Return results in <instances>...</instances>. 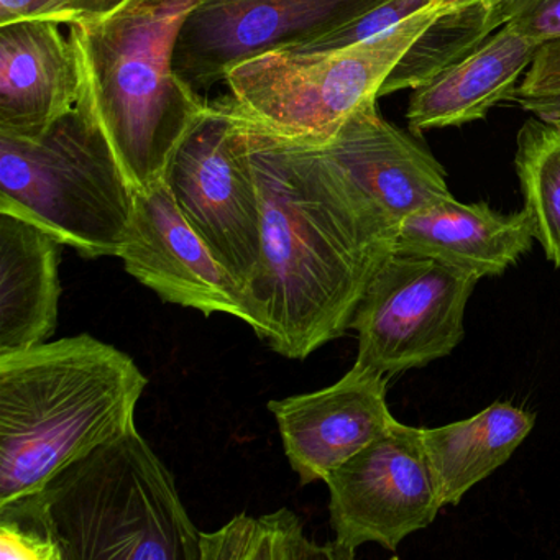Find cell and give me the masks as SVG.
<instances>
[{
	"label": "cell",
	"instance_id": "22",
	"mask_svg": "<svg viewBox=\"0 0 560 560\" xmlns=\"http://www.w3.org/2000/svg\"><path fill=\"white\" fill-rule=\"evenodd\" d=\"M0 559L63 560L34 493L0 503Z\"/></svg>",
	"mask_w": 560,
	"mask_h": 560
},
{
	"label": "cell",
	"instance_id": "23",
	"mask_svg": "<svg viewBox=\"0 0 560 560\" xmlns=\"http://www.w3.org/2000/svg\"><path fill=\"white\" fill-rule=\"evenodd\" d=\"M439 2L441 0H386L383 4L376 5L375 9L363 14L362 18L355 19L350 24L343 25L311 44L296 48V51L340 50V48L362 44V42L378 37V35L398 27L399 24L425 9H439Z\"/></svg>",
	"mask_w": 560,
	"mask_h": 560
},
{
	"label": "cell",
	"instance_id": "26",
	"mask_svg": "<svg viewBox=\"0 0 560 560\" xmlns=\"http://www.w3.org/2000/svg\"><path fill=\"white\" fill-rule=\"evenodd\" d=\"M560 93V40L547 42L537 48L536 57L514 96H546Z\"/></svg>",
	"mask_w": 560,
	"mask_h": 560
},
{
	"label": "cell",
	"instance_id": "13",
	"mask_svg": "<svg viewBox=\"0 0 560 560\" xmlns=\"http://www.w3.org/2000/svg\"><path fill=\"white\" fill-rule=\"evenodd\" d=\"M386 385L388 376L355 363L327 388L268 402L301 483L324 481L398 421L389 411Z\"/></svg>",
	"mask_w": 560,
	"mask_h": 560
},
{
	"label": "cell",
	"instance_id": "14",
	"mask_svg": "<svg viewBox=\"0 0 560 560\" xmlns=\"http://www.w3.org/2000/svg\"><path fill=\"white\" fill-rule=\"evenodd\" d=\"M60 25H0V136L37 139L80 101L83 68Z\"/></svg>",
	"mask_w": 560,
	"mask_h": 560
},
{
	"label": "cell",
	"instance_id": "21",
	"mask_svg": "<svg viewBox=\"0 0 560 560\" xmlns=\"http://www.w3.org/2000/svg\"><path fill=\"white\" fill-rule=\"evenodd\" d=\"M514 168L524 211L553 267L560 268V129L530 117L516 137Z\"/></svg>",
	"mask_w": 560,
	"mask_h": 560
},
{
	"label": "cell",
	"instance_id": "3",
	"mask_svg": "<svg viewBox=\"0 0 560 560\" xmlns=\"http://www.w3.org/2000/svg\"><path fill=\"white\" fill-rule=\"evenodd\" d=\"M198 2L127 0L101 21L70 27L101 126L137 192L165 182L208 106L173 67L179 32Z\"/></svg>",
	"mask_w": 560,
	"mask_h": 560
},
{
	"label": "cell",
	"instance_id": "24",
	"mask_svg": "<svg viewBox=\"0 0 560 560\" xmlns=\"http://www.w3.org/2000/svg\"><path fill=\"white\" fill-rule=\"evenodd\" d=\"M127 0H0V25L19 21H51L61 25L93 24Z\"/></svg>",
	"mask_w": 560,
	"mask_h": 560
},
{
	"label": "cell",
	"instance_id": "1",
	"mask_svg": "<svg viewBox=\"0 0 560 560\" xmlns=\"http://www.w3.org/2000/svg\"><path fill=\"white\" fill-rule=\"evenodd\" d=\"M245 124L261 206L260 265L247 290L252 329L280 355L304 360L350 329L393 250L343 211L303 145Z\"/></svg>",
	"mask_w": 560,
	"mask_h": 560
},
{
	"label": "cell",
	"instance_id": "6",
	"mask_svg": "<svg viewBox=\"0 0 560 560\" xmlns=\"http://www.w3.org/2000/svg\"><path fill=\"white\" fill-rule=\"evenodd\" d=\"M439 9L330 51L278 50L248 58L225 74L235 109L255 126L298 143H326L372 101Z\"/></svg>",
	"mask_w": 560,
	"mask_h": 560
},
{
	"label": "cell",
	"instance_id": "16",
	"mask_svg": "<svg viewBox=\"0 0 560 560\" xmlns=\"http://www.w3.org/2000/svg\"><path fill=\"white\" fill-rule=\"evenodd\" d=\"M537 48L536 42L511 25L498 28L467 57L412 90L406 110L409 132L419 136L485 119L516 90Z\"/></svg>",
	"mask_w": 560,
	"mask_h": 560
},
{
	"label": "cell",
	"instance_id": "7",
	"mask_svg": "<svg viewBox=\"0 0 560 560\" xmlns=\"http://www.w3.org/2000/svg\"><path fill=\"white\" fill-rule=\"evenodd\" d=\"M165 183L182 214L247 298L261 254V206L247 124L231 96L208 103Z\"/></svg>",
	"mask_w": 560,
	"mask_h": 560
},
{
	"label": "cell",
	"instance_id": "27",
	"mask_svg": "<svg viewBox=\"0 0 560 560\" xmlns=\"http://www.w3.org/2000/svg\"><path fill=\"white\" fill-rule=\"evenodd\" d=\"M506 103L514 104L524 113L533 114L544 122L552 124L560 129V93L546 96H514L511 94Z\"/></svg>",
	"mask_w": 560,
	"mask_h": 560
},
{
	"label": "cell",
	"instance_id": "5",
	"mask_svg": "<svg viewBox=\"0 0 560 560\" xmlns=\"http://www.w3.org/2000/svg\"><path fill=\"white\" fill-rule=\"evenodd\" d=\"M136 201L86 83L44 136H0V212L38 225L81 257H119Z\"/></svg>",
	"mask_w": 560,
	"mask_h": 560
},
{
	"label": "cell",
	"instance_id": "15",
	"mask_svg": "<svg viewBox=\"0 0 560 560\" xmlns=\"http://www.w3.org/2000/svg\"><path fill=\"white\" fill-rule=\"evenodd\" d=\"M533 222L524 209L511 214L487 202L439 199L412 212L395 238L393 250L432 258L478 278L500 277L533 247Z\"/></svg>",
	"mask_w": 560,
	"mask_h": 560
},
{
	"label": "cell",
	"instance_id": "2",
	"mask_svg": "<svg viewBox=\"0 0 560 560\" xmlns=\"http://www.w3.org/2000/svg\"><path fill=\"white\" fill-rule=\"evenodd\" d=\"M147 385L132 357L90 334L0 353V503L132 431Z\"/></svg>",
	"mask_w": 560,
	"mask_h": 560
},
{
	"label": "cell",
	"instance_id": "9",
	"mask_svg": "<svg viewBox=\"0 0 560 560\" xmlns=\"http://www.w3.org/2000/svg\"><path fill=\"white\" fill-rule=\"evenodd\" d=\"M478 281L442 261L389 252L350 324L359 339L355 363L389 378L451 355L464 339Z\"/></svg>",
	"mask_w": 560,
	"mask_h": 560
},
{
	"label": "cell",
	"instance_id": "17",
	"mask_svg": "<svg viewBox=\"0 0 560 560\" xmlns=\"http://www.w3.org/2000/svg\"><path fill=\"white\" fill-rule=\"evenodd\" d=\"M63 247L38 225L0 212V353L47 342L57 330Z\"/></svg>",
	"mask_w": 560,
	"mask_h": 560
},
{
	"label": "cell",
	"instance_id": "12",
	"mask_svg": "<svg viewBox=\"0 0 560 560\" xmlns=\"http://www.w3.org/2000/svg\"><path fill=\"white\" fill-rule=\"evenodd\" d=\"M117 258L165 303L254 324L244 291L186 221L165 182L137 192L132 228Z\"/></svg>",
	"mask_w": 560,
	"mask_h": 560
},
{
	"label": "cell",
	"instance_id": "8",
	"mask_svg": "<svg viewBox=\"0 0 560 560\" xmlns=\"http://www.w3.org/2000/svg\"><path fill=\"white\" fill-rule=\"evenodd\" d=\"M301 145L343 211L386 250L412 212L452 196L441 162L383 119L378 101L357 110L329 142Z\"/></svg>",
	"mask_w": 560,
	"mask_h": 560
},
{
	"label": "cell",
	"instance_id": "10",
	"mask_svg": "<svg viewBox=\"0 0 560 560\" xmlns=\"http://www.w3.org/2000/svg\"><path fill=\"white\" fill-rule=\"evenodd\" d=\"M324 483L329 488L334 544L346 560L366 542L396 552L444 508L421 428L399 421L334 468Z\"/></svg>",
	"mask_w": 560,
	"mask_h": 560
},
{
	"label": "cell",
	"instance_id": "18",
	"mask_svg": "<svg viewBox=\"0 0 560 560\" xmlns=\"http://www.w3.org/2000/svg\"><path fill=\"white\" fill-rule=\"evenodd\" d=\"M534 424L533 412L498 401L464 421L421 428L442 506H457L475 485L506 464Z\"/></svg>",
	"mask_w": 560,
	"mask_h": 560
},
{
	"label": "cell",
	"instance_id": "4",
	"mask_svg": "<svg viewBox=\"0 0 560 560\" xmlns=\"http://www.w3.org/2000/svg\"><path fill=\"white\" fill-rule=\"evenodd\" d=\"M34 497L63 560H201V530L136 428L51 475Z\"/></svg>",
	"mask_w": 560,
	"mask_h": 560
},
{
	"label": "cell",
	"instance_id": "19",
	"mask_svg": "<svg viewBox=\"0 0 560 560\" xmlns=\"http://www.w3.org/2000/svg\"><path fill=\"white\" fill-rule=\"evenodd\" d=\"M500 27L491 0H474L464 5L439 9L428 27L399 58L378 97L424 86L471 54Z\"/></svg>",
	"mask_w": 560,
	"mask_h": 560
},
{
	"label": "cell",
	"instance_id": "11",
	"mask_svg": "<svg viewBox=\"0 0 560 560\" xmlns=\"http://www.w3.org/2000/svg\"><path fill=\"white\" fill-rule=\"evenodd\" d=\"M386 0H199L176 42L173 67L192 90L224 83L231 68L268 51L296 50Z\"/></svg>",
	"mask_w": 560,
	"mask_h": 560
},
{
	"label": "cell",
	"instance_id": "28",
	"mask_svg": "<svg viewBox=\"0 0 560 560\" xmlns=\"http://www.w3.org/2000/svg\"><path fill=\"white\" fill-rule=\"evenodd\" d=\"M468 2H474V0H441L439 9L455 8V5H464L468 4Z\"/></svg>",
	"mask_w": 560,
	"mask_h": 560
},
{
	"label": "cell",
	"instance_id": "25",
	"mask_svg": "<svg viewBox=\"0 0 560 560\" xmlns=\"http://www.w3.org/2000/svg\"><path fill=\"white\" fill-rule=\"evenodd\" d=\"M503 25L520 31L537 45L560 40V0H491Z\"/></svg>",
	"mask_w": 560,
	"mask_h": 560
},
{
	"label": "cell",
	"instance_id": "20",
	"mask_svg": "<svg viewBox=\"0 0 560 560\" xmlns=\"http://www.w3.org/2000/svg\"><path fill=\"white\" fill-rule=\"evenodd\" d=\"M201 560H346L336 544H317L288 508L248 516L237 514L214 533H201Z\"/></svg>",
	"mask_w": 560,
	"mask_h": 560
}]
</instances>
